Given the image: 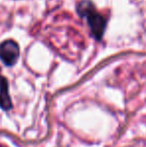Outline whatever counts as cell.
Segmentation results:
<instances>
[{
	"label": "cell",
	"mask_w": 146,
	"mask_h": 147,
	"mask_svg": "<svg viewBox=\"0 0 146 147\" xmlns=\"http://www.w3.org/2000/svg\"><path fill=\"white\" fill-rule=\"evenodd\" d=\"M0 108L5 111H8L12 108V101L9 95L8 81L1 74H0Z\"/></svg>",
	"instance_id": "3957f363"
},
{
	"label": "cell",
	"mask_w": 146,
	"mask_h": 147,
	"mask_svg": "<svg viewBox=\"0 0 146 147\" xmlns=\"http://www.w3.org/2000/svg\"><path fill=\"white\" fill-rule=\"evenodd\" d=\"M19 57V46L13 40H5L0 44V59L6 66H13Z\"/></svg>",
	"instance_id": "7a4b0ae2"
},
{
	"label": "cell",
	"mask_w": 146,
	"mask_h": 147,
	"mask_svg": "<svg viewBox=\"0 0 146 147\" xmlns=\"http://www.w3.org/2000/svg\"><path fill=\"white\" fill-rule=\"evenodd\" d=\"M77 13L80 17L87 19L91 35L96 40H101L106 29V18L96 10L94 4L89 0H82L77 4Z\"/></svg>",
	"instance_id": "6da1fadb"
}]
</instances>
